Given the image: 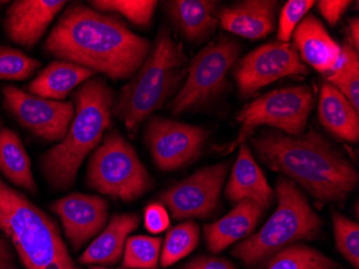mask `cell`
Masks as SVG:
<instances>
[{"instance_id":"ffe728a7","label":"cell","mask_w":359,"mask_h":269,"mask_svg":"<svg viewBox=\"0 0 359 269\" xmlns=\"http://www.w3.org/2000/svg\"><path fill=\"white\" fill-rule=\"evenodd\" d=\"M165 7L172 25L189 41H203L219 24L217 1L171 0Z\"/></svg>"},{"instance_id":"3957f363","label":"cell","mask_w":359,"mask_h":269,"mask_svg":"<svg viewBox=\"0 0 359 269\" xmlns=\"http://www.w3.org/2000/svg\"><path fill=\"white\" fill-rule=\"evenodd\" d=\"M74 120L67 135L41 159V169L51 187L67 190L93 150L102 143L112 119L116 94L102 78L88 79L72 94Z\"/></svg>"},{"instance_id":"484cf974","label":"cell","mask_w":359,"mask_h":269,"mask_svg":"<svg viewBox=\"0 0 359 269\" xmlns=\"http://www.w3.org/2000/svg\"><path fill=\"white\" fill-rule=\"evenodd\" d=\"M199 242V226L189 221L170 228L165 238L161 266L168 267L189 256Z\"/></svg>"},{"instance_id":"7c38bea8","label":"cell","mask_w":359,"mask_h":269,"mask_svg":"<svg viewBox=\"0 0 359 269\" xmlns=\"http://www.w3.org/2000/svg\"><path fill=\"white\" fill-rule=\"evenodd\" d=\"M308 67L294 44L270 42L258 46L240 60L235 72L238 90L249 97L264 86L287 76H306Z\"/></svg>"},{"instance_id":"cb8c5ba5","label":"cell","mask_w":359,"mask_h":269,"mask_svg":"<svg viewBox=\"0 0 359 269\" xmlns=\"http://www.w3.org/2000/svg\"><path fill=\"white\" fill-rule=\"evenodd\" d=\"M0 171L18 187L37 193L29 157L19 135L7 127L0 129Z\"/></svg>"},{"instance_id":"e575fe53","label":"cell","mask_w":359,"mask_h":269,"mask_svg":"<svg viewBox=\"0 0 359 269\" xmlns=\"http://www.w3.org/2000/svg\"><path fill=\"white\" fill-rule=\"evenodd\" d=\"M183 269H236L229 261L217 258H195L189 264L185 265Z\"/></svg>"},{"instance_id":"f1b7e54d","label":"cell","mask_w":359,"mask_h":269,"mask_svg":"<svg viewBox=\"0 0 359 269\" xmlns=\"http://www.w3.org/2000/svg\"><path fill=\"white\" fill-rule=\"evenodd\" d=\"M42 66L36 58L11 46L0 44V81H25Z\"/></svg>"},{"instance_id":"5bb4252c","label":"cell","mask_w":359,"mask_h":269,"mask_svg":"<svg viewBox=\"0 0 359 269\" xmlns=\"http://www.w3.org/2000/svg\"><path fill=\"white\" fill-rule=\"evenodd\" d=\"M51 210L60 216L66 236L76 250L100 234L109 218L106 200L88 194L65 196L52 204Z\"/></svg>"},{"instance_id":"836d02e7","label":"cell","mask_w":359,"mask_h":269,"mask_svg":"<svg viewBox=\"0 0 359 269\" xmlns=\"http://www.w3.org/2000/svg\"><path fill=\"white\" fill-rule=\"evenodd\" d=\"M318 9L330 25H337L346 13L352 1L348 0H322L318 1Z\"/></svg>"},{"instance_id":"f35d334b","label":"cell","mask_w":359,"mask_h":269,"mask_svg":"<svg viewBox=\"0 0 359 269\" xmlns=\"http://www.w3.org/2000/svg\"><path fill=\"white\" fill-rule=\"evenodd\" d=\"M5 4H9V1H0V6L5 5Z\"/></svg>"},{"instance_id":"8992f818","label":"cell","mask_w":359,"mask_h":269,"mask_svg":"<svg viewBox=\"0 0 359 269\" xmlns=\"http://www.w3.org/2000/svg\"><path fill=\"white\" fill-rule=\"evenodd\" d=\"M276 195L278 208L265 225L233 249V256L247 265L258 264L294 242L320 234L322 220L294 182L279 178Z\"/></svg>"},{"instance_id":"d590c367","label":"cell","mask_w":359,"mask_h":269,"mask_svg":"<svg viewBox=\"0 0 359 269\" xmlns=\"http://www.w3.org/2000/svg\"><path fill=\"white\" fill-rule=\"evenodd\" d=\"M12 261V251L5 238L0 236V269H8Z\"/></svg>"},{"instance_id":"1f68e13d","label":"cell","mask_w":359,"mask_h":269,"mask_svg":"<svg viewBox=\"0 0 359 269\" xmlns=\"http://www.w3.org/2000/svg\"><path fill=\"white\" fill-rule=\"evenodd\" d=\"M327 82L338 88L350 104L359 110V64L353 65L342 72L328 74Z\"/></svg>"},{"instance_id":"5b68a950","label":"cell","mask_w":359,"mask_h":269,"mask_svg":"<svg viewBox=\"0 0 359 269\" xmlns=\"http://www.w3.org/2000/svg\"><path fill=\"white\" fill-rule=\"evenodd\" d=\"M0 230L26 269H79L51 218L1 179Z\"/></svg>"},{"instance_id":"4dcf8cb0","label":"cell","mask_w":359,"mask_h":269,"mask_svg":"<svg viewBox=\"0 0 359 269\" xmlns=\"http://www.w3.org/2000/svg\"><path fill=\"white\" fill-rule=\"evenodd\" d=\"M313 0H290L280 12L278 26V41L288 44L296 27L304 19L310 9L316 5Z\"/></svg>"},{"instance_id":"9c48e42d","label":"cell","mask_w":359,"mask_h":269,"mask_svg":"<svg viewBox=\"0 0 359 269\" xmlns=\"http://www.w3.org/2000/svg\"><path fill=\"white\" fill-rule=\"evenodd\" d=\"M313 106V93L309 86H292L267 93L238 112L237 121L241 124L238 141H243L247 133L257 126H271L290 136H300Z\"/></svg>"},{"instance_id":"ac0fdd59","label":"cell","mask_w":359,"mask_h":269,"mask_svg":"<svg viewBox=\"0 0 359 269\" xmlns=\"http://www.w3.org/2000/svg\"><path fill=\"white\" fill-rule=\"evenodd\" d=\"M300 60L320 74H330L340 55L341 46L313 14L304 16L292 34Z\"/></svg>"},{"instance_id":"d6986e66","label":"cell","mask_w":359,"mask_h":269,"mask_svg":"<svg viewBox=\"0 0 359 269\" xmlns=\"http://www.w3.org/2000/svg\"><path fill=\"white\" fill-rule=\"evenodd\" d=\"M263 209L252 200L243 199L237 204L227 216L203 228L208 248L213 254H219L233 242L249 236L259 218Z\"/></svg>"},{"instance_id":"d6a6232c","label":"cell","mask_w":359,"mask_h":269,"mask_svg":"<svg viewBox=\"0 0 359 269\" xmlns=\"http://www.w3.org/2000/svg\"><path fill=\"white\" fill-rule=\"evenodd\" d=\"M170 225V218L161 204H151L144 212V226L152 234H159Z\"/></svg>"},{"instance_id":"52a82bcc","label":"cell","mask_w":359,"mask_h":269,"mask_svg":"<svg viewBox=\"0 0 359 269\" xmlns=\"http://www.w3.org/2000/svg\"><path fill=\"white\" fill-rule=\"evenodd\" d=\"M88 184L104 195L128 203L150 191L153 180L135 147L113 131L90 157Z\"/></svg>"},{"instance_id":"44dd1931","label":"cell","mask_w":359,"mask_h":269,"mask_svg":"<svg viewBox=\"0 0 359 269\" xmlns=\"http://www.w3.org/2000/svg\"><path fill=\"white\" fill-rule=\"evenodd\" d=\"M318 119L320 124L337 138L352 143L358 141V111L330 82H325L320 88Z\"/></svg>"},{"instance_id":"4fadbf2b","label":"cell","mask_w":359,"mask_h":269,"mask_svg":"<svg viewBox=\"0 0 359 269\" xmlns=\"http://www.w3.org/2000/svg\"><path fill=\"white\" fill-rule=\"evenodd\" d=\"M228 163L217 164L196 171L159 196L175 220L208 218L217 209Z\"/></svg>"},{"instance_id":"603a6c76","label":"cell","mask_w":359,"mask_h":269,"mask_svg":"<svg viewBox=\"0 0 359 269\" xmlns=\"http://www.w3.org/2000/svg\"><path fill=\"white\" fill-rule=\"evenodd\" d=\"M139 223L140 218L137 214H114L104 232L79 258V262L81 264H116L124 254L127 237L137 230Z\"/></svg>"},{"instance_id":"7402d4cb","label":"cell","mask_w":359,"mask_h":269,"mask_svg":"<svg viewBox=\"0 0 359 269\" xmlns=\"http://www.w3.org/2000/svg\"><path fill=\"white\" fill-rule=\"evenodd\" d=\"M95 72L80 65L54 60L25 86L29 94L62 102L74 88L94 77Z\"/></svg>"},{"instance_id":"277c9868","label":"cell","mask_w":359,"mask_h":269,"mask_svg":"<svg viewBox=\"0 0 359 269\" xmlns=\"http://www.w3.org/2000/svg\"><path fill=\"white\" fill-rule=\"evenodd\" d=\"M187 58L171 30L161 25L154 46L132 80L123 86L112 107V117L129 131L164 106L184 79Z\"/></svg>"},{"instance_id":"2e32d148","label":"cell","mask_w":359,"mask_h":269,"mask_svg":"<svg viewBox=\"0 0 359 269\" xmlns=\"http://www.w3.org/2000/svg\"><path fill=\"white\" fill-rule=\"evenodd\" d=\"M279 3L273 0H247L217 12L223 29L250 40L264 39L273 32Z\"/></svg>"},{"instance_id":"8d00e7d4","label":"cell","mask_w":359,"mask_h":269,"mask_svg":"<svg viewBox=\"0 0 359 269\" xmlns=\"http://www.w3.org/2000/svg\"><path fill=\"white\" fill-rule=\"evenodd\" d=\"M348 29H350V38L352 44L351 46L358 51L359 48V21L358 18L351 19L348 22Z\"/></svg>"},{"instance_id":"30bf717a","label":"cell","mask_w":359,"mask_h":269,"mask_svg":"<svg viewBox=\"0 0 359 269\" xmlns=\"http://www.w3.org/2000/svg\"><path fill=\"white\" fill-rule=\"evenodd\" d=\"M3 96L6 110L35 136L55 143L67 135L76 113L74 103L36 96L14 86H4Z\"/></svg>"},{"instance_id":"ab89813d","label":"cell","mask_w":359,"mask_h":269,"mask_svg":"<svg viewBox=\"0 0 359 269\" xmlns=\"http://www.w3.org/2000/svg\"><path fill=\"white\" fill-rule=\"evenodd\" d=\"M1 127H3V124H1V122H0V129H1Z\"/></svg>"},{"instance_id":"74e56055","label":"cell","mask_w":359,"mask_h":269,"mask_svg":"<svg viewBox=\"0 0 359 269\" xmlns=\"http://www.w3.org/2000/svg\"><path fill=\"white\" fill-rule=\"evenodd\" d=\"M90 269H108V268H104V267H100V266H92V267H90Z\"/></svg>"},{"instance_id":"83f0119b","label":"cell","mask_w":359,"mask_h":269,"mask_svg":"<svg viewBox=\"0 0 359 269\" xmlns=\"http://www.w3.org/2000/svg\"><path fill=\"white\" fill-rule=\"evenodd\" d=\"M161 240L149 236L127 238L123 267L130 269H157Z\"/></svg>"},{"instance_id":"8fae6325","label":"cell","mask_w":359,"mask_h":269,"mask_svg":"<svg viewBox=\"0 0 359 269\" xmlns=\"http://www.w3.org/2000/svg\"><path fill=\"white\" fill-rule=\"evenodd\" d=\"M208 137L203 127L161 117H151L144 141L153 162L161 171H177L201 155Z\"/></svg>"},{"instance_id":"60d3db41","label":"cell","mask_w":359,"mask_h":269,"mask_svg":"<svg viewBox=\"0 0 359 269\" xmlns=\"http://www.w3.org/2000/svg\"><path fill=\"white\" fill-rule=\"evenodd\" d=\"M8 269H9V268H8Z\"/></svg>"},{"instance_id":"f546056e","label":"cell","mask_w":359,"mask_h":269,"mask_svg":"<svg viewBox=\"0 0 359 269\" xmlns=\"http://www.w3.org/2000/svg\"><path fill=\"white\" fill-rule=\"evenodd\" d=\"M334 237L340 254L355 267L359 268V226L346 216L332 211Z\"/></svg>"},{"instance_id":"7a4b0ae2","label":"cell","mask_w":359,"mask_h":269,"mask_svg":"<svg viewBox=\"0 0 359 269\" xmlns=\"http://www.w3.org/2000/svg\"><path fill=\"white\" fill-rule=\"evenodd\" d=\"M251 141L265 165L295 180L322 202L346 199L358 184L352 164L316 131L297 137L262 131Z\"/></svg>"},{"instance_id":"4316f807","label":"cell","mask_w":359,"mask_h":269,"mask_svg":"<svg viewBox=\"0 0 359 269\" xmlns=\"http://www.w3.org/2000/svg\"><path fill=\"white\" fill-rule=\"evenodd\" d=\"M90 4L97 11L116 12L134 25L147 27L152 22L158 3L154 0H93Z\"/></svg>"},{"instance_id":"6da1fadb","label":"cell","mask_w":359,"mask_h":269,"mask_svg":"<svg viewBox=\"0 0 359 269\" xmlns=\"http://www.w3.org/2000/svg\"><path fill=\"white\" fill-rule=\"evenodd\" d=\"M151 48L122 20L80 3L68 6L44 42V50L58 60L111 79L134 77Z\"/></svg>"},{"instance_id":"e0dca14e","label":"cell","mask_w":359,"mask_h":269,"mask_svg":"<svg viewBox=\"0 0 359 269\" xmlns=\"http://www.w3.org/2000/svg\"><path fill=\"white\" fill-rule=\"evenodd\" d=\"M225 193L226 197L233 204L249 199L257 204L262 209H268L273 203L276 197L273 190L270 188L245 143L240 145L239 155L233 165Z\"/></svg>"},{"instance_id":"ba28073f","label":"cell","mask_w":359,"mask_h":269,"mask_svg":"<svg viewBox=\"0 0 359 269\" xmlns=\"http://www.w3.org/2000/svg\"><path fill=\"white\" fill-rule=\"evenodd\" d=\"M239 53V44L228 37H222L203 48L191 60L187 80L169 105L171 114L179 117L219 94Z\"/></svg>"},{"instance_id":"9a60e30c","label":"cell","mask_w":359,"mask_h":269,"mask_svg":"<svg viewBox=\"0 0 359 269\" xmlns=\"http://www.w3.org/2000/svg\"><path fill=\"white\" fill-rule=\"evenodd\" d=\"M66 5V0H15L6 12V35L14 44L30 50Z\"/></svg>"},{"instance_id":"d4e9b609","label":"cell","mask_w":359,"mask_h":269,"mask_svg":"<svg viewBox=\"0 0 359 269\" xmlns=\"http://www.w3.org/2000/svg\"><path fill=\"white\" fill-rule=\"evenodd\" d=\"M339 265L306 244H290L274 254L267 269H336Z\"/></svg>"}]
</instances>
